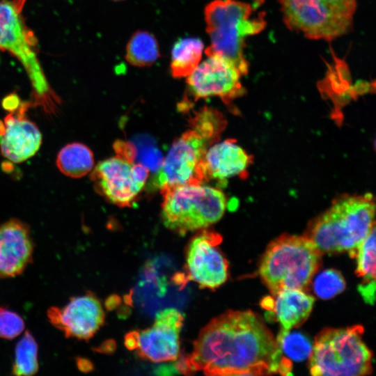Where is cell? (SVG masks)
Segmentation results:
<instances>
[{
    "label": "cell",
    "mask_w": 376,
    "mask_h": 376,
    "mask_svg": "<svg viewBox=\"0 0 376 376\" xmlns=\"http://www.w3.org/2000/svg\"><path fill=\"white\" fill-rule=\"evenodd\" d=\"M174 368L185 375L202 371L207 375H288L292 366L256 314L228 311L201 330L192 352Z\"/></svg>",
    "instance_id": "obj_1"
},
{
    "label": "cell",
    "mask_w": 376,
    "mask_h": 376,
    "mask_svg": "<svg viewBox=\"0 0 376 376\" xmlns=\"http://www.w3.org/2000/svg\"><path fill=\"white\" fill-rule=\"evenodd\" d=\"M375 213L370 193L342 196L311 222L304 236L321 253L348 251L355 257L359 246L375 225Z\"/></svg>",
    "instance_id": "obj_2"
},
{
    "label": "cell",
    "mask_w": 376,
    "mask_h": 376,
    "mask_svg": "<svg viewBox=\"0 0 376 376\" xmlns=\"http://www.w3.org/2000/svg\"><path fill=\"white\" fill-rule=\"evenodd\" d=\"M225 120L217 110L204 107L191 121V129L172 144L154 179L160 189L182 185H203V161L206 151L218 139Z\"/></svg>",
    "instance_id": "obj_3"
},
{
    "label": "cell",
    "mask_w": 376,
    "mask_h": 376,
    "mask_svg": "<svg viewBox=\"0 0 376 376\" xmlns=\"http://www.w3.org/2000/svg\"><path fill=\"white\" fill-rule=\"evenodd\" d=\"M210 45L207 56L217 55L231 62L242 75L248 72L244 40L264 29L263 14H255L250 4L236 0H214L204 10Z\"/></svg>",
    "instance_id": "obj_4"
},
{
    "label": "cell",
    "mask_w": 376,
    "mask_h": 376,
    "mask_svg": "<svg viewBox=\"0 0 376 376\" xmlns=\"http://www.w3.org/2000/svg\"><path fill=\"white\" fill-rule=\"evenodd\" d=\"M321 255L304 235H283L267 247L259 274L273 295L285 289L304 290L318 269Z\"/></svg>",
    "instance_id": "obj_5"
},
{
    "label": "cell",
    "mask_w": 376,
    "mask_h": 376,
    "mask_svg": "<svg viewBox=\"0 0 376 376\" xmlns=\"http://www.w3.org/2000/svg\"><path fill=\"white\" fill-rule=\"evenodd\" d=\"M160 189L163 223L180 235L216 223L226 210V196L218 188L189 184Z\"/></svg>",
    "instance_id": "obj_6"
},
{
    "label": "cell",
    "mask_w": 376,
    "mask_h": 376,
    "mask_svg": "<svg viewBox=\"0 0 376 376\" xmlns=\"http://www.w3.org/2000/svg\"><path fill=\"white\" fill-rule=\"evenodd\" d=\"M361 325L322 330L310 357L313 375L361 376L371 373L372 353L362 340Z\"/></svg>",
    "instance_id": "obj_7"
},
{
    "label": "cell",
    "mask_w": 376,
    "mask_h": 376,
    "mask_svg": "<svg viewBox=\"0 0 376 376\" xmlns=\"http://www.w3.org/2000/svg\"><path fill=\"white\" fill-rule=\"evenodd\" d=\"M291 30L311 39L332 40L350 29L356 0H279Z\"/></svg>",
    "instance_id": "obj_8"
},
{
    "label": "cell",
    "mask_w": 376,
    "mask_h": 376,
    "mask_svg": "<svg viewBox=\"0 0 376 376\" xmlns=\"http://www.w3.org/2000/svg\"><path fill=\"white\" fill-rule=\"evenodd\" d=\"M26 0H0V49L16 57L39 94L49 86L38 59V39L26 25L23 10Z\"/></svg>",
    "instance_id": "obj_9"
},
{
    "label": "cell",
    "mask_w": 376,
    "mask_h": 376,
    "mask_svg": "<svg viewBox=\"0 0 376 376\" xmlns=\"http://www.w3.org/2000/svg\"><path fill=\"white\" fill-rule=\"evenodd\" d=\"M207 56L187 77L186 96L181 104L184 109L193 102L212 96H217L228 104L244 93L238 69L217 55Z\"/></svg>",
    "instance_id": "obj_10"
},
{
    "label": "cell",
    "mask_w": 376,
    "mask_h": 376,
    "mask_svg": "<svg viewBox=\"0 0 376 376\" xmlns=\"http://www.w3.org/2000/svg\"><path fill=\"white\" fill-rule=\"evenodd\" d=\"M184 316L175 308L157 313L150 327L132 331L125 336V345L136 350L143 359L155 363L176 360L180 355V334Z\"/></svg>",
    "instance_id": "obj_11"
},
{
    "label": "cell",
    "mask_w": 376,
    "mask_h": 376,
    "mask_svg": "<svg viewBox=\"0 0 376 376\" xmlns=\"http://www.w3.org/2000/svg\"><path fill=\"white\" fill-rule=\"evenodd\" d=\"M221 242L219 234L205 229L191 239L186 249L187 281L201 288L214 290L227 280L228 264L218 248Z\"/></svg>",
    "instance_id": "obj_12"
},
{
    "label": "cell",
    "mask_w": 376,
    "mask_h": 376,
    "mask_svg": "<svg viewBox=\"0 0 376 376\" xmlns=\"http://www.w3.org/2000/svg\"><path fill=\"white\" fill-rule=\"evenodd\" d=\"M104 311L100 300L91 292L72 297L63 307L48 309L51 323L66 337L88 340L103 325Z\"/></svg>",
    "instance_id": "obj_13"
},
{
    "label": "cell",
    "mask_w": 376,
    "mask_h": 376,
    "mask_svg": "<svg viewBox=\"0 0 376 376\" xmlns=\"http://www.w3.org/2000/svg\"><path fill=\"white\" fill-rule=\"evenodd\" d=\"M133 164L117 155L100 162L91 175L96 191L119 207H131L143 187L133 176Z\"/></svg>",
    "instance_id": "obj_14"
},
{
    "label": "cell",
    "mask_w": 376,
    "mask_h": 376,
    "mask_svg": "<svg viewBox=\"0 0 376 376\" xmlns=\"http://www.w3.org/2000/svg\"><path fill=\"white\" fill-rule=\"evenodd\" d=\"M33 254V242L26 224L17 219L0 224V279L20 275Z\"/></svg>",
    "instance_id": "obj_15"
},
{
    "label": "cell",
    "mask_w": 376,
    "mask_h": 376,
    "mask_svg": "<svg viewBox=\"0 0 376 376\" xmlns=\"http://www.w3.org/2000/svg\"><path fill=\"white\" fill-rule=\"evenodd\" d=\"M42 143V134L37 125L21 116L10 113L0 121V150L14 163L32 157Z\"/></svg>",
    "instance_id": "obj_16"
},
{
    "label": "cell",
    "mask_w": 376,
    "mask_h": 376,
    "mask_svg": "<svg viewBox=\"0 0 376 376\" xmlns=\"http://www.w3.org/2000/svg\"><path fill=\"white\" fill-rule=\"evenodd\" d=\"M203 161L205 182L210 180L224 182L243 175L251 162V156L237 143L228 139L209 147Z\"/></svg>",
    "instance_id": "obj_17"
},
{
    "label": "cell",
    "mask_w": 376,
    "mask_h": 376,
    "mask_svg": "<svg viewBox=\"0 0 376 376\" xmlns=\"http://www.w3.org/2000/svg\"><path fill=\"white\" fill-rule=\"evenodd\" d=\"M272 311L284 330L304 322L309 315L315 301L303 290L285 289L274 295Z\"/></svg>",
    "instance_id": "obj_18"
},
{
    "label": "cell",
    "mask_w": 376,
    "mask_h": 376,
    "mask_svg": "<svg viewBox=\"0 0 376 376\" xmlns=\"http://www.w3.org/2000/svg\"><path fill=\"white\" fill-rule=\"evenodd\" d=\"M204 45L197 38H185L178 40L171 50V72L173 77H187L201 63Z\"/></svg>",
    "instance_id": "obj_19"
},
{
    "label": "cell",
    "mask_w": 376,
    "mask_h": 376,
    "mask_svg": "<svg viewBox=\"0 0 376 376\" xmlns=\"http://www.w3.org/2000/svg\"><path fill=\"white\" fill-rule=\"evenodd\" d=\"M56 164L58 170L65 175L79 178L92 170L94 164L93 154L83 143H68L59 151Z\"/></svg>",
    "instance_id": "obj_20"
},
{
    "label": "cell",
    "mask_w": 376,
    "mask_h": 376,
    "mask_svg": "<svg viewBox=\"0 0 376 376\" xmlns=\"http://www.w3.org/2000/svg\"><path fill=\"white\" fill-rule=\"evenodd\" d=\"M159 56L157 40L148 31L135 32L127 44L125 59L134 66H150L158 59Z\"/></svg>",
    "instance_id": "obj_21"
},
{
    "label": "cell",
    "mask_w": 376,
    "mask_h": 376,
    "mask_svg": "<svg viewBox=\"0 0 376 376\" xmlns=\"http://www.w3.org/2000/svg\"><path fill=\"white\" fill-rule=\"evenodd\" d=\"M38 370V345L26 331L15 347L13 373L15 375H33Z\"/></svg>",
    "instance_id": "obj_22"
},
{
    "label": "cell",
    "mask_w": 376,
    "mask_h": 376,
    "mask_svg": "<svg viewBox=\"0 0 376 376\" xmlns=\"http://www.w3.org/2000/svg\"><path fill=\"white\" fill-rule=\"evenodd\" d=\"M356 274L362 283L375 284V225L359 246L356 255Z\"/></svg>",
    "instance_id": "obj_23"
},
{
    "label": "cell",
    "mask_w": 376,
    "mask_h": 376,
    "mask_svg": "<svg viewBox=\"0 0 376 376\" xmlns=\"http://www.w3.org/2000/svg\"><path fill=\"white\" fill-rule=\"evenodd\" d=\"M281 352L290 359L301 361L309 357L313 345L307 337L299 332L281 329L276 339Z\"/></svg>",
    "instance_id": "obj_24"
},
{
    "label": "cell",
    "mask_w": 376,
    "mask_h": 376,
    "mask_svg": "<svg viewBox=\"0 0 376 376\" xmlns=\"http://www.w3.org/2000/svg\"><path fill=\"white\" fill-rule=\"evenodd\" d=\"M345 288L341 274L335 269H327L320 273L313 283L315 293L322 299L332 298Z\"/></svg>",
    "instance_id": "obj_25"
},
{
    "label": "cell",
    "mask_w": 376,
    "mask_h": 376,
    "mask_svg": "<svg viewBox=\"0 0 376 376\" xmlns=\"http://www.w3.org/2000/svg\"><path fill=\"white\" fill-rule=\"evenodd\" d=\"M24 329V320L17 313L0 307V338L13 339Z\"/></svg>",
    "instance_id": "obj_26"
},
{
    "label": "cell",
    "mask_w": 376,
    "mask_h": 376,
    "mask_svg": "<svg viewBox=\"0 0 376 376\" xmlns=\"http://www.w3.org/2000/svg\"><path fill=\"white\" fill-rule=\"evenodd\" d=\"M113 148L117 156L134 163L137 151L135 146L131 142L117 141L113 144Z\"/></svg>",
    "instance_id": "obj_27"
},
{
    "label": "cell",
    "mask_w": 376,
    "mask_h": 376,
    "mask_svg": "<svg viewBox=\"0 0 376 376\" xmlns=\"http://www.w3.org/2000/svg\"><path fill=\"white\" fill-rule=\"evenodd\" d=\"M112 1H123V0H112Z\"/></svg>",
    "instance_id": "obj_28"
}]
</instances>
